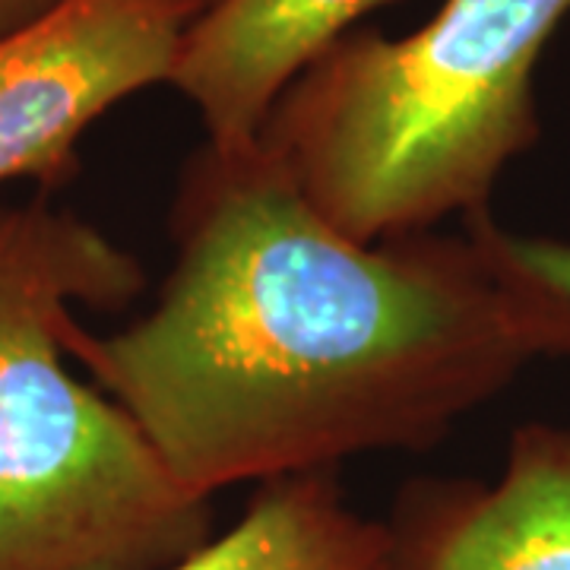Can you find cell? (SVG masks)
Listing matches in <instances>:
<instances>
[{
	"label": "cell",
	"mask_w": 570,
	"mask_h": 570,
	"mask_svg": "<svg viewBox=\"0 0 570 570\" xmlns=\"http://www.w3.org/2000/svg\"><path fill=\"white\" fill-rule=\"evenodd\" d=\"M149 314L63 346L184 489L333 472L428 450L539 358H570V295L485 213L358 242L254 140L204 142L171 206Z\"/></svg>",
	"instance_id": "obj_1"
},
{
	"label": "cell",
	"mask_w": 570,
	"mask_h": 570,
	"mask_svg": "<svg viewBox=\"0 0 570 570\" xmlns=\"http://www.w3.org/2000/svg\"><path fill=\"white\" fill-rule=\"evenodd\" d=\"M140 288V264L96 225L0 206V570H159L213 539V498L67 367L73 307Z\"/></svg>",
	"instance_id": "obj_2"
},
{
	"label": "cell",
	"mask_w": 570,
	"mask_h": 570,
	"mask_svg": "<svg viewBox=\"0 0 570 570\" xmlns=\"http://www.w3.org/2000/svg\"><path fill=\"white\" fill-rule=\"evenodd\" d=\"M570 0H444L403 39L348 32L273 105L257 140L358 242L489 209L539 137L535 63Z\"/></svg>",
	"instance_id": "obj_3"
},
{
	"label": "cell",
	"mask_w": 570,
	"mask_h": 570,
	"mask_svg": "<svg viewBox=\"0 0 570 570\" xmlns=\"http://www.w3.org/2000/svg\"><path fill=\"white\" fill-rule=\"evenodd\" d=\"M213 0H61L0 36V184L70 178L80 137L146 86L171 80Z\"/></svg>",
	"instance_id": "obj_4"
},
{
	"label": "cell",
	"mask_w": 570,
	"mask_h": 570,
	"mask_svg": "<svg viewBox=\"0 0 570 570\" xmlns=\"http://www.w3.org/2000/svg\"><path fill=\"white\" fill-rule=\"evenodd\" d=\"M387 539L384 570H570V425L517 428L491 482L406 485Z\"/></svg>",
	"instance_id": "obj_5"
},
{
	"label": "cell",
	"mask_w": 570,
	"mask_h": 570,
	"mask_svg": "<svg viewBox=\"0 0 570 570\" xmlns=\"http://www.w3.org/2000/svg\"><path fill=\"white\" fill-rule=\"evenodd\" d=\"M387 0H213L194 20L171 86L197 108L206 142L245 146L285 89Z\"/></svg>",
	"instance_id": "obj_6"
},
{
	"label": "cell",
	"mask_w": 570,
	"mask_h": 570,
	"mask_svg": "<svg viewBox=\"0 0 570 570\" xmlns=\"http://www.w3.org/2000/svg\"><path fill=\"white\" fill-rule=\"evenodd\" d=\"M387 523L352 508L333 472L264 482L242 520L159 570H384Z\"/></svg>",
	"instance_id": "obj_7"
},
{
	"label": "cell",
	"mask_w": 570,
	"mask_h": 570,
	"mask_svg": "<svg viewBox=\"0 0 570 570\" xmlns=\"http://www.w3.org/2000/svg\"><path fill=\"white\" fill-rule=\"evenodd\" d=\"M517 250L527 264L549 279L551 285L564 288L570 295V245L568 242H546V238H517Z\"/></svg>",
	"instance_id": "obj_8"
},
{
	"label": "cell",
	"mask_w": 570,
	"mask_h": 570,
	"mask_svg": "<svg viewBox=\"0 0 570 570\" xmlns=\"http://www.w3.org/2000/svg\"><path fill=\"white\" fill-rule=\"evenodd\" d=\"M61 0H0V36L17 32L22 26L36 22L48 10H55Z\"/></svg>",
	"instance_id": "obj_9"
}]
</instances>
